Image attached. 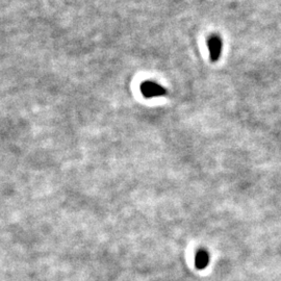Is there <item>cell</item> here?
<instances>
[{
  "mask_svg": "<svg viewBox=\"0 0 281 281\" xmlns=\"http://www.w3.org/2000/svg\"><path fill=\"white\" fill-rule=\"evenodd\" d=\"M140 92L146 98H153L165 95L166 88L157 83H153V81H145L140 85Z\"/></svg>",
  "mask_w": 281,
  "mask_h": 281,
  "instance_id": "1",
  "label": "cell"
},
{
  "mask_svg": "<svg viewBox=\"0 0 281 281\" xmlns=\"http://www.w3.org/2000/svg\"><path fill=\"white\" fill-rule=\"evenodd\" d=\"M208 45L210 49L211 58L213 62L218 61L221 56V51H222V40L220 36L218 35L211 36L208 41Z\"/></svg>",
  "mask_w": 281,
  "mask_h": 281,
  "instance_id": "2",
  "label": "cell"
},
{
  "mask_svg": "<svg viewBox=\"0 0 281 281\" xmlns=\"http://www.w3.org/2000/svg\"><path fill=\"white\" fill-rule=\"evenodd\" d=\"M210 263L209 253L204 250L199 251L196 255V265L198 269H204Z\"/></svg>",
  "mask_w": 281,
  "mask_h": 281,
  "instance_id": "3",
  "label": "cell"
}]
</instances>
